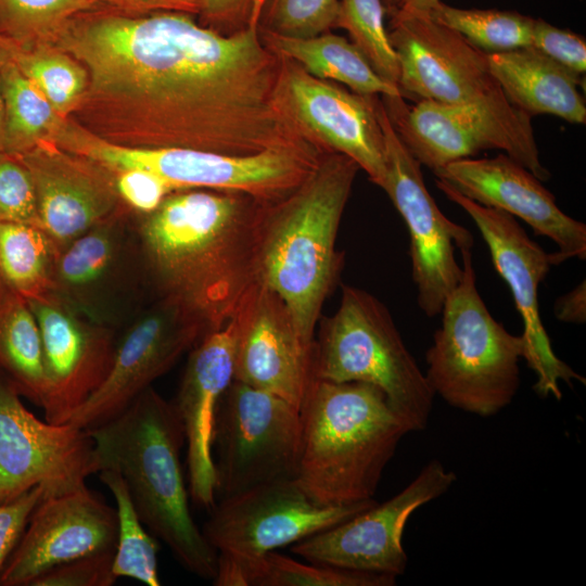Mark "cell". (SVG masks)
Returning <instances> with one entry per match:
<instances>
[{"label": "cell", "mask_w": 586, "mask_h": 586, "mask_svg": "<svg viewBox=\"0 0 586 586\" xmlns=\"http://www.w3.org/2000/svg\"><path fill=\"white\" fill-rule=\"evenodd\" d=\"M71 151L112 170L145 169L178 190L209 189L243 193L260 202L277 201L301 184L323 152L270 150L232 155L186 148H133L110 143L81 127L68 139Z\"/></svg>", "instance_id": "ba28073f"}, {"label": "cell", "mask_w": 586, "mask_h": 586, "mask_svg": "<svg viewBox=\"0 0 586 586\" xmlns=\"http://www.w3.org/2000/svg\"><path fill=\"white\" fill-rule=\"evenodd\" d=\"M379 98L317 78L282 58L278 102L284 114L306 140L323 152L347 156L382 189L386 163Z\"/></svg>", "instance_id": "ac0fdd59"}, {"label": "cell", "mask_w": 586, "mask_h": 586, "mask_svg": "<svg viewBox=\"0 0 586 586\" xmlns=\"http://www.w3.org/2000/svg\"><path fill=\"white\" fill-rule=\"evenodd\" d=\"M487 59L508 101L531 118L550 114L571 124L586 123L582 76L533 47L487 53Z\"/></svg>", "instance_id": "484cf974"}, {"label": "cell", "mask_w": 586, "mask_h": 586, "mask_svg": "<svg viewBox=\"0 0 586 586\" xmlns=\"http://www.w3.org/2000/svg\"><path fill=\"white\" fill-rule=\"evenodd\" d=\"M51 292L94 322L127 324L153 298L136 213L123 204L60 249Z\"/></svg>", "instance_id": "30bf717a"}, {"label": "cell", "mask_w": 586, "mask_h": 586, "mask_svg": "<svg viewBox=\"0 0 586 586\" xmlns=\"http://www.w3.org/2000/svg\"><path fill=\"white\" fill-rule=\"evenodd\" d=\"M234 380L272 393L300 409L314 379V345L301 339L283 300L258 282L232 317Z\"/></svg>", "instance_id": "7402d4cb"}, {"label": "cell", "mask_w": 586, "mask_h": 586, "mask_svg": "<svg viewBox=\"0 0 586 586\" xmlns=\"http://www.w3.org/2000/svg\"><path fill=\"white\" fill-rule=\"evenodd\" d=\"M388 119L420 165L432 173L484 150H501L540 181L550 178L542 164L531 117L505 94L474 102L447 104L381 95Z\"/></svg>", "instance_id": "9c48e42d"}, {"label": "cell", "mask_w": 586, "mask_h": 586, "mask_svg": "<svg viewBox=\"0 0 586 586\" xmlns=\"http://www.w3.org/2000/svg\"><path fill=\"white\" fill-rule=\"evenodd\" d=\"M264 2L230 35L184 12L135 15L95 5L77 13L53 41L88 74L69 118L124 146L322 152L278 102L282 58L262 39Z\"/></svg>", "instance_id": "6da1fadb"}, {"label": "cell", "mask_w": 586, "mask_h": 586, "mask_svg": "<svg viewBox=\"0 0 586 586\" xmlns=\"http://www.w3.org/2000/svg\"><path fill=\"white\" fill-rule=\"evenodd\" d=\"M402 0H383L386 15H392L398 8Z\"/></svg>", "instance_id": "681fc988"}, {"label": "cell", "mask_w": 586, "mask_h": 586, "mask_svg": "<svg viewBox=\"0 0 586 586\" xmlns=\"http://www.w3.org/2000/svg\"><path fill=\"white\" fill-rule=\"evenodd\" d=\"M95 5L118 12L144 15L155 12H184L198 15L199 0H92Z\"/></svg>", "instance_id": "ee69618b"}, {"label": "cell", "mask_w": 586, "mask_h": 586, "mask_svg": "<svg viewBox=\"0 0 586 586\" xmlns=\"http://www.w3.org/2000/svg\"><path fill=\"white\" fill-rule=\"evenodd\" d=\"M198 22L219 34L230 35L250 21L256 0H199Z\"/></svg>", "instance_id": "7bdbcfd3"}, {"label": "cell", "mask_w": 586, "mask_h": 586, "mask_svg": "<svg viewBox=\"0 0 586 586\" xmlns=\"http://www.w3.org/2000/svg\"><path fill=\"white\" fill-rule=\"evenodd\" d=\"M4 104L3 152L22 154L43 140H50L64 117L44 94L15 65L0 69Z\"/></svg>", "instance_id": "4dcf8cb0"}, {"label": "cell", "mask_w": 586, "mask_h": 586, "mask_svg": "<svg viewBox=\"0 0 586 586\" xmlns=\"http://www.w3.org/2000/svg\"><path fill=\"white\" fill-rule=\"evenodd\" d=\"M0 371V502L40 486L43 497L60 496L86 485L97 473L94 444L87 429L71 422L39 420Z\"/></svg>", "instance_id": "9a60e30c"}, {"label": "cell", "mask_w": 586, "mask_h": 586, "mask_svg": "<svg viewBox=\"0 0 586 586\" xmlns=\"http://www.w3.org/2000/svg\"><path fill=\"white\" fill-rule=\"evenodd\" d=\"M435 183L472 218L488 247L494 268L510 289L523 322V359L536 374L534 391L542 397L561 399L560 381L585 384V378L555 354L539 313L538 289L556 266L552 253L532 240L512 215L483 206L441 179L436 178Z\"/></svg>", "instance_id": "5bb4252c"}, {"label": "cell", "mask_w": 586, "mask_h": 586, "mask_svg": "<svg viewBox=\"0 0 586 586\" xmlns=\"http://www.w3.org/2000/svg\"><path fill=\"white\" fill-rule=\"evenodd\" d=\"M0 371L42 407L47 383L41 335L28 302L0 284Z\"/></svg>", "instance_id": "f1b7e54d"}, {"label": "cell", "mask_w": 586, "mask_h": 586, "mask_svg": "<svg viewBox=\"0 0 586 586\" xmlns=\"http://www.w3.org/2000/svg\"><path fill=\"white\" fill-rule=\"evenodd\" d=\"M440 1L442 0H402L395 12L405 14H429L431 9Z\"/></svg>", "instance_id": "bcb514c9"}, {"label": "cell", "mask_w": 586, "mask_h": 586, "mask_svg": "<svg viewBox=\"0 0 586 586\" xmlns=\"http://www.w3.org/2000/svg\"><path fill=\"white\" fill-rule=\"evenodd\" d=\"M206 334L203 322L177 301L152 298L123 327L105 380L68 422L88 430L113 419Z\"/></svg>", "instance_id": "2e32d148"}, {"label": "cell", "mask_w": 586, "mask_h": 586, "mask_svg": "<svg viewBox=\"0 0 586 586\" xmlns=\"http://www.w3.org/2000/svg\"><path fill=\"white\" fill-rule=\"evenodd\" d=\"M88 432L97 473L118 472L150 533L188 572L213 581L218 555L190 511L180 460L184 431L174 403L150 386L119 415Z\"/></svg>", "instance_id": "277c9868"}, {"label": "cell", "mask_w": 586, "mask_h": 586, "mask_svg": "<svg viewBox=\"0 0 586 586\" xmlns=\"http://www.w3.org/2000/svg\"><path fill=\"white\" fill-rule=\"evenodd\" d=\"M460 253L462 277L443 305L424 374L433 394L449 406L488 418L519 391L525 343L492 316L476 286L471 250Z\"/></svg>", "instance_id": "8992f818"}, {"label": "cell", "mask_w": 586, "mask_h": 586, "mask_svg": "<svg viewBox=\"0 0 586 586\" xmlns=\"http://www.w3.org/2000/svg\"><path fill=\"white\" fill-rule=\"evenodd\" d=\"M302 442L300 409L272 393L232 380L217 407L213 457L217 494L295 479Z\"/></svg>", "instance_id": "8fae6325"}, {"label": "cell", "mask_w": 586, "mask_h": 586, "mask_svg": "<svg viewBox=\"0 0 586 586\" xmlns=\"http://www.w3.org/2000/svg\"><path fill=\"white\" fill-rule=\"evenodd\" d=\"M385 15L383 0H339L334 28L345 29L373 69L397 86L399 66L388 38Z\"/></svg>", "instance_id": "d590c367"}, {"label": "cell", "mask_w": 586, "mask_h": 586, "mask_svg": "<svg viewBox=\"0 0 586 586\" xmlns=\"http://www.w3.org/2000/svg\"><path fill=\"white\" fill-rule=\"evenodd\" d=\"M3 136H4V104L0 85V152H3Z\"/></svg>", "instance_id": "c3c4849f"}, {"label": "cell", "mask_w": 586, "mask_h": 586, "mask_svg": "<svg viewBox=\"0 0 586 586\" xmlns=\"http://www.w3.org/2000/svg\"><path fill=\"white\" fill-rule=\"evenodd\" d=\"M28 304L42 343L44 420L65 423L105 380L117 330L88 319L53 292Z\"/></svg>", "instance_id": "ffe728a7"}, {"label": "cell", "mask_w": 586, "mask_h": 586, "mask_svg": "<svg viewBox=\"0 0 586 586\" xmlns=\"http://www.w3.org/2000/svg\"><path fill=\"white\" fill-rule=\"evenodd\" d=\"M15 65L64 118L74 112L88 86L84 65L53 43L21 49Z\"/></svg>", "instance_id": "836d02e7"}, {"label": "cell", "mask_w": 586, "mask_h": 586, "mask_svg": "<svg viewBox=\"0 0 586 586\" xmlns=\"http://www.w3.org/2000/svg\"><path fill=\"white\" fill-rule=\"evenodd\" d=\"M113 171L120 200L138 215L154 212L169 194L179 191L163 177L145 169L127 168Z\"/></svg>", "instance_id": "ab89813d"}, {"label": "cell", "mask_w": 586, "mask_h": 586, "mask_svg": "<svg viewBox=\"0 0 586 586\" xmlns=\"http://www.w3.org/2000/svg\"><path fill=\"white\" fill-rule=\"evenodd\" d=\"M359 170L347 156L324 152L301 184L260 208L259 282L283 300L308 346L315 343L323 303L343 268L344 253L336 249V237Z\"/></svg>", "instance_id": "3957f363"}, {"label": "cell", "mask_w": 586, "mask_h": 586, "mask_svg": "<svg viewBox=\"0 0 586 586\" xmlns=\"http://www.w3.org/2000/svg\"><path fill=\"white\" fill-rule=\"evenodd\" d=\"M21 48L0 36V69L8 64L15 63Z\"/></svg>", "instance_id": "7dc6e473"}, {"label": "cell", "mask_w": 586, "mask_h": 586, "mask_svg": "<svg viewBox=\"0 0 586 586\" xmlns=\"http://www.w3.org/2000/svg\"><path fill=\"white\" fill-rule=\"evenodd\" d=\"M553 314L559 321L565 323L581 324L586 321L585 280L555 301Z\"/></svg>", "instance_id": "f6af8a7d"}, {"label": "cell", "mask_w": 586, "mask_h": 586, "mask_svg": "<svg viewBox=\"0 0 586 586\" xmlns=\"http://www.w3.org/2000/svg\"><path fill=\"white\" fill-rule=\"evenodd\" d=\"M339 0H265L259 24L265 31L296 39L334 28Z\"/></svg>", "instance_id": "8d00e7d4"}, {"label": "cell", "mask_w": 586, "mask_h": 586, "mask_svg": "<svg viewBox=\"0 0 586 586\" xmlns=\"http://www.w3.org/2000/svg\"><path fill=\"white\" fill-rule=\"evenodd\" d=\"M531 47L573 73L585 74L586 42L581 35L535 18Z\"/></svg>", "instance_id": "60d3db41"}, {"label": "cell", "mask_w": 586, "mask_h": 586, "mask_svg": "<svg viewBox=\"0 0 586 586\" xmlns=\"http://www.w3.org/2000/svg\"><path fill=\"white\" fill-rule=\"evenodd\" d=\"M300 413V487L322 505L373 499L385 467L409 433L384 393L369 383L314 378Z\"/></svg>", "instance_id": "5b68a950"}, {"label": "cell", "mask_w": 586, "mask_h": 586, "mask_svg": "<svg viewBox=\"0 0 586 586\" xmlns=\"http://www.w3.org/2000/svg\"><path fill=\"white\" fill-rule=\"evenodd\" d=\"M388 17L403 98L461 104L504 94L491 72L487 53L459 33L430 14L395 12Z\"/></svg>", "instance_id": "d6986e66"}, {"label": "cell", "mask_w": 586, "mask_h": 586, "mask_svg": "<svg viewBox=\"0 0 586 586\" xmlns=\"http://www.w3.org/2000/svg\"><path fill=\"white\" fill-rule=\"evenodd\" d=\"M15 155L33 179L38 226L56 251L124 204L115 173L90 157L51 140Z\"/></svg>", "instance_id": "603a6c76"}, {"label": "cell", "mask_w": 586, "mask_h": 586, "mask_svg": "<svg viewBox=\"0 0 586 586\" xmlns=\"http://www.w3.org/2000/svg\"><path fill=\"white\" fill-rule=\"evenodd\" d=\"M92 0H0V36L21 49L53 43L65 23Z\"/></svg>", "instance_id": "e575fe53"}, {"label": "cell", "mask_w": 586, "mask_h": 586, "mask_svg": "<svg viewBox=\"0 0 586 586\" xmlns=\"http://www.w3.org/2000/svg\"><path fill=\"white\" fill-rule=\"evenodd\" d=\"M114 553L100 552L55 565L29 586H111L118 579L113 571Z\"/></svg>", "instance_id": "f35d334b"}, {"label": "cell", "mask_w": 586, "mask_h": 586, "mask_svg": "<svg viewBox=\"0 0 586 586\" xmlns=\"http://www.w3.org/2000/svg\"><path fill=\"white\" fill-rule=\"evenodd\" d=\"M0 222L38 226L31 176L17 155L7 152H0Z\"/></svg>", "instance_id": "74e56055"}, {"label": "cell", "mask_w": 586, "mask_h": 586, "mask_svg": "<svg viewBox=\"0 0 586 586\" xmlns=\"http://www.w3.org/2000/svg\"><path fill=\"white\" fill-rule=\"evenodd\" d=\"M378 113L384 135L386 177L382 188L403 217L409 233V256L417 304L428 317L441 314L462 277L456 250H472L474 238L448 219L428 191L421 165L394 130L381 97Z\"/></svg>", "instance_id": "7c38bea8"}, {"label": "cell", "mask_w": 586, "mask_h": 586, "mask_svg": "<svg viewBox=\"0 0 586 586\" xmlns=\"http://www.w3.org/2000/svg\"><path fill=\"white\" fill-rule=\"evenodd\" d=\"M235 324L207 333L190 353L174 405L187 443L189 495L203 508L215 506L217 479L213 457L218 404L234 377Z\"/></svg>", "instance_id": "d4e9b609"}, {"label": "cell", "mask_w": 586, "mask_h": 586, "mask_svg": "<svg viewBox=\"0 0 586 586\" xmlns=\"http://www.w3.org/2000/svg\"><path fill=\"white\" fill-rule=\"evenodd\" d=\"M308 562V561H307ZM397 577L302 563L275 551L251 559L219 558L216 586H394Z\"/></svg>", "instance_id": "83f0119b"}, {"label": "cell", "mask_w": 586, "mask_h": 586, "mask_svg": "<svg viewBox=\"0 0 586 586\" xmlns=\"http://www.w3.org/2000/svg\"><path fill=\"white\" fill-rule=\"evenodd\" d=\"M375 502L322 505L295 479H282L222 497L201 530L219 558L251 559L344 522Z\"/></svg>", "instance_id": "4fadbf2b"}, {"label": "cell", "mask_w": 586, "mask_h": 586, "mask_svg": "<svg viewBox=\"0 0 586 586\" xmlns=\"http://www.w3.org/2000/svg\"><path fill=\"white\" fill-rule=\"evenodd\" d=\"M56 252L38 226L0 222V284L27 302L50 293Z\"/></svg>", "instance_id": "f546056e"}, {"label": "cell", "mask_w": 586, "mask_h": 586, "mask_svg": "<svg viewBox=\"0 0 586 586\" xmlns=\"http://www.w3.org/2000/svg\"><path fill=\"white\" fill-rule=\"evenodd\" d=\"M116 539V510L87 486L43 497L3 566L0 585L29 586L55 565L115 551Z\"/></svg>", "instance_id": "44dd1931"}, {"label": "cell", "mask_w": 586, "mask_h": 586, "mask_svg": "<svg viewBox=\"0 0 586 586\" xmlns=\"http://www.w3.org/2000/svg\"><path fill=\"white\" fill-rule=\"evenodd\" d=\"M43 496V488L36 486L9 502H0V575L17 546L34 509Z\"/></svg>", "instance_id": "b9f144b4"}, {"label": "cell", "mask_w": 586, "mask_h": 586, "mask_svg": "<svg viewBox=\"0 0 586 586\" xmlns=\"http://www.w3.org/2000/svg\"><path fill=\"white\" fill-rule=\"evenodd\" d=\"M468 199L526 222L558 247L555 264L586 258V225L563 213L542 181L507 154L461 158L433 173Z\"/></svg>", "instance_id": "cb8c5ba5"}, {"label": "cell", "mask_w": 586, "mask_h": 586, "mask_svg": "<svg viewBox=\"0 0 586 586\" xmlns=\"http://www.w3.org/2000/svg\"><path fill=\"white\" fill-rule=\"evenodd\" d=\"M456 481L453 470L432 459L392 498L291 545L290 550L308 562L398 577L408 564L403 546L408 520Z\"/></svg>", "instance_id": "e0dca14e"}, {"label": "cell", "mask_w": 586, "mask_h": 586, "mask_svg": "<svg viewBox=\"0 0 586 586\" xmlns=\"http://www.w3.org/2000/svg\"><path fill=\"white\" fill-rule=\"evenodd\" d=\"M265 44L310 75L337 82L362 95L403 97L397 86L383 79L347 38L331 31L306 39L281 37L260 28Z\"/></svg>", "instance_id": "4316f807"}, {"label": "cell", "mask_w": 586, "mask_h": 586, "mask_svg": "<svg viewBox=\"0 0 586 586\" xmlns=\"http://www.w3.org/2000/svg\"><path fill=\"white\" fill-rule=\"evenodd\" d=\"M263 203L243 193L186 189L136 214L152 297L189 309L207 333L224 327L259 282Z\"/></svg>", "instance_id": "7a4b0ae2"}, {"label": "cell", "mask_w": 586, "mask_h": 586, "mask_svg": "<svg viewBox=\"0 0 586 586\" xmlns=\"http://www.w3.org/2000/svg\"><path fill=\"white\" fill-rule=\"evenodd\" d=\"M429 14L485 53L511 51L532 43L535 18L515 11L462 9L440 1Z\"/></svg>", "instance_id": "d6a6232c"}, {"label": "cell", "mask_w": 586, "mask_h": 586, "mask_svg": "<svg viewBox=\"0 0 586 586\" xmlns=\"http://www.w3.org/2000/svg\"><path fill=\"white\" fill-rule=\"evenodd\" d=\"M100 481L111 491L116 504L117 539L113 560L114 574L129 577L148 586H160L157 552L160 546L144 528L128 487L113 470L98 472Z\"/></svg>", "instance_id": "1f68e13d"}, {"label": "cell", "mask_w": 586, "mask_h": 586, "mask_svg": "<svg viewBox=\"0 0 586 586\" xmlns=\"http://www.w3.org/2000/svg\"><path fill=\"white\" fill-rule=\"evenodd\" d=\"M313 374L331 382L379 387L409 432L428 426L433 394L386 306L374 295L342 285L337 310L321 321Z\"/></svg>", "instance_id": "52a82bcc"}]
</instances>
